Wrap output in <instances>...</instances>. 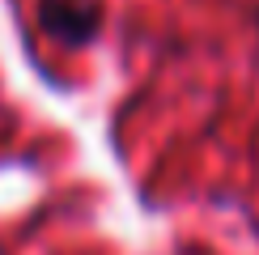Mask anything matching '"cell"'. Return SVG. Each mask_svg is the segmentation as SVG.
<instances>
[{
    "mask_svg": "<svg viewBox=\"0 0 259 255\" xmlns=\"http://www.w3.org/2000/svg\"><path fill=\"white\" fill-rule=\"evenodd\" d=\"M38 21L60 42H90L102 26V0H38Z\"/></svg>",
    "mask_w": 259,
    "mask_h": 255,
    "instance_id": "cell-1",
    "label": "cell"
}]
</instances>
